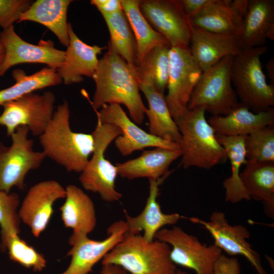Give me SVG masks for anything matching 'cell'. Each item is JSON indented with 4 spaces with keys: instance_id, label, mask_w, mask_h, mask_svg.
Instances as JSON below:
<instances>
[{
    "instance_id": "obj_1",
    "label": "cell",
    "mask_w": 274,
    "mask_h": 274,
    "mask_svg": "<svg viewBox=\"0 0 274 274\" xmlns=\"http://www.w3.org/2000/svg\"><path fill=\"white\" fill-rule=\"evenodd\" d=\"M92 78L95 90L92 101L89 100L94 110L106 104H122L126 107L135 123H143L147 108L140 93L136 66L108 50L99 59Z\"/></svg>"
},
{
    "instance_id": "obj_2",
    "label": "cell",
    "mask_w": 274,
    "mask_h": 274,
    "mask_svg": "<svg viewBox=\"0 0 274 274\" xmlns=\"http://www.w3.org/2000/svg\"><path fill=\"white\" fill-rule=\"evenodd\" d=\"M68 103L64 100L55 110L53 117L39 136L46 157L63 166L67 172L81 173L94 149L93 134L72 130Z\"/></svg>"
},
{
    "instance_id": "obj_3",
    "label": "cell",
    "mask_w": 274,
    "mask_h": 274,
    "mask_svg": "<svg viewBox=\"0 0 274 274\" xmlns=\"http://www.w3.org/2000/svg\"><path fill=\"white\" fill-rule=\"evenodd\" d=\"M201 107L188 111L176 122L181 138V164L185 169L197 167L209 169L228 159L224 148L206 119Z\"/></svg>"
},
{
    "instance_id": "obj_4",
    "label": "cell",
    "mask_w": 274,
    "mask_h": 274,
    "mask_svg": "<svg viewBox=\"0 0 274 274\" xmlns=\"http://www.w3.org/2000/svg\"><path fill=\"white\" fill-rule=\"evenodd\" d=\"M170 250L164 242H149L140 233L126 232L101 263L118 265L130 274H176L178 269L170 258Z\"/></svg>"
},
{
    "instance_id": "obj_5",
    "label": "cell",
    "mask_w": 274,
    "mask_h": 274,
    "mask_svg": "<svg viewBox=\"0 0 274 274\" xmlns=\"http://www.w3.org/2000/svg\"><path fill=\"white\" fill-rule=\"evenodd\" d=\"M267 50L265 46L243 50L232 58L233 87L240 102L255 113L274 106V85L267 82L261 62Z\"/></svg>"
},
{
    "instance_id": "obj_6",
    "label": "cell",
    "mask_w": 274,
    "mask_h": 274,
    "mask_svg": "<svg viewBox=\"0 0 274 274\" xmlns=\"http://www.w3.org/2000/svg\"><path fill=\"white\" fill-rule=\"evenodd\" d=\"M94 139V149L83 170L80 173L79 181L86 190L98 193L101 199L108 202L118 201L122 194L115 188L118 172L114 165L105 157L108 147L117 137L121 135V129L97 120L94 130L92 132Z\"/></svg>"
},
{
    "instance_id": "obj_7",
    "label": "cell",
    "mask_w": 274,
    "mask_h": 274,
    "mask_svg": "<svg viewBox=\"0 0 274 274\" xmlns=\"http://www.w3.org/2000/svg\"><path fill=\"white\" fill-rule=\"evenodd\" d=\"M233 57L226 56L202 72L188 102V110L201 107L212 116H224L239 104L231 79Z\"/></svg>"
},
{
    "instance_id": "obj_8",
    "label": "cell",
    "mask_w": 274,
    "mask_h": 274,
    "mask_svg": "<svg viewBox=\"0 0 274 274\" xmlns=\"http://www.w3.org/2000/svg\"><path fill=\"white\" fill-rule=\"evenodd\" d=\"M26 126L18 127L10 135L12 144L5 146L0 141V189L10 192L13 187L23 190L25 179L31 170L38 169L46 158L42 151L33 149Z\"/></svg>"
},
{
    "instance_id": "obj_9",
    "label": "cell",
    "mask_w": 274,
    "mask_h": 274,
    "mask_svg": "<svg viewBox=\"0 0 274 274\" xmlns=\"http://www.w3.org/2000/svg\"><path fill=\"white\" fill-rule=\"evenodd\" d=\"M55 96L50 91L42 94L33 92L5 104L0 114V126L10 136L20 126H26L34 135L39 136L51 121Z\"/></svg>"
},
{
    "instance_id": "obj_10",
    "label": "cell",
    "mask_w": 274,
    "mask_h": 274,
    "mask_svg": "<svg viewBox=\"0 0 274 274\" xmlns=\"http://www.w3.org/2000/svg\"><path fill=\"white\" fill-rule=\"evenodd\" d=\"M155 239L168 244L170 258L175 265L193 270L196 274H213L214 264L222 250L214 244L207 245L181 227L162 228Z\"/></svg>"
},
{
    "instance_id": "obj_11",
    "label": "cell",
    "mask_w": 274,
    "mask_h": 274,
    "mask_svg": "<svg viewBox=\"0 0 274 274\" xmlns=\"http://www.w3.org/2000/svg\"><path fill=\"white\" fill-rule=\"evenodd\" d=\"M202 73L189 47H170L165 100L175 122L188 111V102Z\"/></svg>"
},
{
    "instance_id": "obj_12",
    "label": "cell",
    "mask_w": 274,
    "mask_h": 274,
    "mask_svg": "<svg viewBox=\"0 0 274 274\" xmlns=\"http://www.w3.org/2000/svg\"><path fill=\"white\" fill-rule=\"evenodd\" d=\"M141 12L170 47H189L192 26L182 0H140Z\"/></svg>"
},
{
    "instance_id": "obj_13",
    "label": "cell",
    "mask_w": 274,
    "mask_h": 274,
    "mask_svg": "<svg viewBox=\"0 0 274 274\" xmlns=\"http://www.w3.org/2000/svg\"><path fill=\"white\" fill-rule=\"evenodd\" d=\"M193 223L200 224L207 230L214 240V245L230 256L241 255L246 258L257 274H267L262 264L259 254L247 241L250 237L248 229L240 224L230 225L224 213L214 211L209 221L197 217H186Z\"/></svg>"
},
{
    "instance_id": "obj_14",
    "label": "cell",
    "mask_w": 274,
    "mask_h": 274,
    "mask_svg": "<svg viewBox=\"0 0 274 274\" xmlns=\"http://www.w3.org/2000/svg\"><path fill=\"white\" fill-rule=\"evenodd\" d=\"M0 38L5 51L0 76L12 66L22 63L44 64L57 70L64 59L65 51L56 49L51 40H41L37 45L32 44L20 37L14 26L3 29Z\"/></svg>"
},
{
    "instance_id": "obj_15",
    "label": "cell",
    "mask_w": 274,
    "mask_h": 274,
    "mask_svg": "<svg viewBox=\"0 0 274 274\" xmlns=\"http://www.w3.org/2000/svg\"><path fill=\"white\" fill-rule=\"evenodd\" d=\"M126 232L125 221L119 220L108 228V236L101 241L92 239L88 235H71L68 243L72 248L67 254L71 261L67 268L58 274H89L93 266L123 239Z\"/></svg>"
},
{
    "instance_id": "obj_16",
    "label": "cell",
    "mask_w": 274,
    "mask_h": 274,
    "mask_svg": "<svg viewBox=\"0 0 274 274\" xmlns=\"http://www.w3.org/2000/svg\"><path fill=\"white\" fill-rule=\"evenodd\" d=\"M94 110L97 120L101 123L114 125L121 129L122 134L115 139V145L123 156L146 147L180 150L178 144L163 140L139 127L128 118L119 105L106 104L101 107L99 111Z\"/></svg>"
},
{
    "instance_id": "obj_17",
    "label": "cell",
    "mask_w": 274,
    "mask_h": 274,
    "mask_svg": "<svg viewBox=\"0 0 274 274\" xmlns=\"http://www.w3.org/2000/svg\"><path fill=\"white\" fill-rule=\"evenodd\" d=\"M65 196V188L55 180L41 181L29 189L19 208L18 215L35 237H39L48 226L55 202Z\"/></svg>"
},
{
    "instance_id": "obj_18",
    "label": "cell",
    "mask_w": 274,
    "mask_h": 274,
    "mask_svg": "<svg viewBox=\"0 0 274 274\" xmlns=\"http://www.w3.org/2000/svg\"><path fill=\"white\" fill-rule=\"evenodd\" d=\"M69 44L65 51L63 63L57 72L65 85L79 83L84 80L83 76L92 78L99 59L98 55L106 47L89 45L83 42L73 30L68 23Z\"/></svg>"
},
{
    "instance_id": "obj_19",
    "label": "cell",
    "mask_w": 274,
    "mask_h": 274,
    "mask_svg": "<svg viewBox=\"0 0 274 274\" xmlns=\"http://www.w3.org/2000/svg\"><path fill=\"white\" fill-rule=\"evenodd\" d=\"M189 48L202 72L223 58L235 56L242 51L237 36L213 32L193 26Z\"/></svg>"
},
{
    "instance_id": "obj_20",
    "label": "cell",
    "mask_w": 274,
    "mask_h": 274,
    "mask_svg": "<svg viewBox=\"0 0 274 274\" xmlns=\"http://www.w3.org/2000/svg\"><path fill=\"white\" fill-rule=\"evenodd\" d=\"M249 0H214L190 19L192 26L209 31L237 36Z\"/></svg>"
},
{
    "instance_id": "obj_21",
    "label": "cell",
    "mask_w": 274,
    "mask_h": 274,
    "mask_svg": "<svg viewBox=\"0 0 274 274\" xmlns=\"http://www.w3.org/2000/svg\"><path fill=\"white\" fill-rule=\"evenodd\" d=\"M168 175L158 180H149V196L144 209L139 215L130 216L124 210L127 232L138 234L143 231V238L146 241L151 242L155 239L156 233L164 226L175 225L180 219H184V216L178 213H163L157 201L159 194V186Z\"/></svg>"
},
{
    "instance_id": "obj_22",
    "label": "cell",
    "mask_w": 274,
    "mask_h": 274,
    "mask_svg": "<svg viewBox=\"0 0 274 274\" xmlns=\"http://www.w3.org/2000/svg\"><path fill=\"white\" fill-rule=\"evenodd\" d=\"M242 50L264 46L274 39V1L249 0L237 36Z\"/></svg>"
},
{
    "instance_id": "obj_23",
    "label": "cell",
    "mask_w": 274,
    "mask_h": 274,
    "mask_svg": "<svg viewBox=\"0 0 274 274\" xmlns=\"http://www.w3.org/2000/svg\"><path fill=\"white\" fill-rule=\"evenodd\" d=\"M216 134L247 136L253 131L274 124L273 108L255 113L239 102L226 115L212 116L208 120Z\"/></svg>"
},
{
    "instance_id": "obj_24",
    "label": "cell",
    "mask_w": 274,
    "mask_h": 274,
    "mask_svg": "<svg viewBox=\"0 0 274 274\" xmlns=\"http://www.w3.org/2000/svg\"><path fill=\"white\" fill-rule=\"evenodd\" d=\"M65 200L59 210L64 226L73 230L71 236L88 235L95 228L96 216L89 196L76 185L65 188Z\"/></svg>"
},
{
    "instance_id": "obj_25",
    "label": "cell",
    "mask_w": 274,
    "mask_h": 274,
    "mask_svg": "<svg viewBox=\"0 0 274 274\" xmlns=\"http://www.w3.org/2000/svg\"><path fill=\"white\" fill-rule=\"evenodd\" d=\"M181 154L180 150L161 147L144 151L136 158L117 163L118 175L129 180L140 178L158 180L169 174L170 164Z\"/></svg>"
},
{
    "instance_id": "obj_26",
    "label": "cell",
    "mask_w": 274,
    "mask_h": 274,
    "mask_svg": "<svg viewBox=\"0 0 274 274\" xmlns=\"http://www.w3.org/2000/svg\"><path fill=\"white\" fill-rule=\"evenodd\" d=\"M240 178L251 199L262 201L264 211L269 217L274 216V162L248 161Z\"/></svg>"
},
{
    "instance_id": "obj_27",
    "label": "cell",
    "mask_w": 274,
    "mask_h": 274,
    "mask_svg": "<svg viewBox=\"0 0 274 274\" xmlns=\"http://www.w3.org/2000/svg\"><path fill=\"white\" fill-rule=\"evenodd\" d=\"M72 0H37L20 17L18 23L30 21L42 24L50 29L60 43L67 47L69 36L67 22V10Z\"/></svg>"
},
{
    "instance_id": "obj_28",
    "label": "cell",
    "mask_w": 274,
    "mask_h": 274,
    "mask_svg": "<svg viewBox=\"0 0 274 274\" xmlns=\"http://www.w3.org/2000/svg\"><path fill=\"white\" fill-rule=\"evenodd\" d=\"M140 89L148 103L145 115L149 121V133L163 140L179 144L181 135L170 113L164 94L159 92L150 84L141 83Z\"/></svg>"
},
{
    "instance_id": "obj_29",
    "label": "cell",
    "mask_w": 274,
    "mask_h": 274,
    "mask_svg": "<svg viewBox=\"0 0 274 274\" xmlns=\"http://www.w3.org/2000/svg\"><path fill=\"white\" fill-rule=\"evenodd\" d=\"M216 137L224 148L231 165V175L223 182V187L225 189V201L235 203L243 200H250L239 176L242 166L247 161L245 146L247 136L216 134Z\"/></svg>"
},
{
    "instance_id": "obj_30",
    "label": "cell",
    "mask_w": 274,
    "mask_h": 274,
    "mask_svg": "<svg viewBox=\"0 0 274 274\" xmlns=\"http://www.w3.org/2000/svg\"><path fill=\"white\" fill-rule=\"evenodd\" d=\"M140 0H121L122 9L133 32L137 45L136 66L155 47L169 45L167 40L155 30L140 11Z\"/></svg>"
},
{
    "instance_id": "obj_31",
    "label": "cell",
    "mask_w": 274,
    "mask_h": 274,
    "mask_svg": "<svg viewBox=\"0 0 274 274\" xmlns=\"http://www.w3.org/2000/svg\"><path fill=\"white\" fill-rule=\"evenodd\" d=\"M15 83L0 90V108L5 104L36 90L61 84L62 81L57 70L46 67L31 75L19 68L12 72ZM1 113L0 110V114Z\"/></svg>"
},
{
    "instance_id": "obj_32",
    "label": "cell",
    "mask_w": 274,
    "mask_h": 274,
    "mask_svg": "<svg viewBox=\"0 0 274 274\" xmlns=\"http://www.w3.org/2000/svg\"><path fill=\"white\" fill-rule=\"evenodd\" d=\"M101 15L110 33L109 50L136 66V42L123 11L111 14H101Z\"/></svg>"
},
{
    "instance_id": "obj_33",
    "label": "cell",
    "mask_w": 274,
    "mask_h": 274,
    "mask_svg": "<svg viewBox=\"0 0 274 274\" xmlns=\"http://www.w3.org/2000/svg\"><path fill=\"white\" fill-rule=\"evenodd\" d=\"M170 46L161 45L152 49L136 66L140 84L153 85L160 93L166 89L169 71Z\"/></svg>"
},
{
    "instance_id": "obj_34",
    "label": "cell",
    "mask_w": 274,
    "mask_h": 274,
    "mask_svg": "<svg viewBox=\"0 0 274 274\" xmlns=\"http://www.w3.org/2000/svg\"><path fill=\"white\" fill-rule=\"evenodd\" d=\"M1 241L2 248L8 251L13 261L36 272L42 271L46 267L47 261L44 255L21 238L18 233L1 235Z\"/></svg>"
},
{
    "instance_id": "obj_35",
    "label": "cell",
    "mask_w": 274,
    "mask_h": 274,
    "mask_svg": "<svg viewBox=\"0 0 274 274\" xmlns=\"http://www.w3.org/2000/svg\"><path fill=\"white\" fill-rule=\"evenodd\" d=\"M248 161L274 162V127L259 128L247 136L245 142Z\"/></svg>"
},
{
    "instance_id": "obj_36",
    "label": "cell",
    "mask_w": 274,
    "mask_h": 274,
    "mask_svg": "<svg viewBox=\"0 0 274 274\" xmlns=\"http://www.w3.org/2000/svg\"><path fill=\"white\" fill-rule=\"evenodd\" d=\"M19 195L0 189V226L1 235L9 232H20L21 220L18 215Z\"/></svg>"
},
{
    "instance_id": "obj_37",
    "label": "cell",
    "mask_w": 274,
    "mask_h": 274,
    "mask_svg": "<svg viewBox=\"0 0 274 274\" xmlns=\"http://www.w3.org/2000/svg\"><path fill=\"white\" fill-rule=\"evenodd\" d=\"M32 2L30 0H0V27L5 29L14 26Z\"/></svg>"
},
{
    "instance_id": "obj_38",
    "label": "cell",
    "mask_w": 274,
    "mask_h": 274,
    "mask_svg": "<svg viewBox=\"0 0 274 274\" xmlns=\"http://www.w3.org/2000/svg\"><path fill=\"white\" fill-rule=\"evenodd\" d=\"M241 272L238 259L222 253L214 264L213 274H241Z\"/></svg>"
},
{
    "instance_id": "obj_39",
    "label": "cell",
    "mask_w": 274,
    "mask_h": 274,
    "mask_svg": "<svg viewBox=\"0 0 274 274\" xmlns=\"http://www.w3.org/2000/svg\"><path fill=\"white\" fill-rule=\"evenodd\" d=\"M214 0H182L184 10L190 19L211 4Z\"/></svg>"
},
{
    "instance_id": "obj_40",
    "label": "cell",
    "mask_w": 274,
    "mask_h": 274,
    "mask_svg": "<svg viewBox=\"0 0 274 274\" xmlns=\"http://www.w3.org/2000/svg\"><path fill=\"white\" fill-rule=\"evenodd\" d=\"M90 3L101 14H111L123 10L121 0H91Z\"/></svg>"
},
{
    "instance_id": "obj_41",
    "label": "cell",
    "mask_w": 274,
    "mask_h": 274,
    "mask_svg": "<svg viewBox=\"0 0 274 274\" xmlns=\"http://www.w3.org/2000/svg\"><path fill=\"white\" fill-rule=\"evenodd\" d=\"M100 274H128L120 266L114 264H102Z\"/></svg>"
},
{
    "instance_id": "obj_42",
    "label": "cell",
    "mask_w": 274,
    "mask_h": 274,
    "mask_svg": "<svg viewBox=\"0 0 274 274\" xmlns=\"http://www.w3.org/2000/svg\"><path fill=\"white\" fill-rule=\"evenodd\" d=\"M266 68L268 76L270 80V84L274 85V59L271 58L267 63Z\"/></svg>"
},
{
    "instance_id": "obj_43",
    "label": "cell",
    "mask_w": 274,
    "mask_h": 274,
    "mask_svg": "<svg viewBox=\"0 0 274 274\" xmlns=\"http://www.w3.org/2000/svg\"><path fill=\"white\" fill-rule=\"evenodd\" d=\"M5 54V51L3 43L0 38V67L3 62Z\"/></svg>"
},
{
    "instance_id": "obj_44",
    "label": "cell",
    "mask_w": 274,
    "mask_h": 274,
    "mask_svg": "<svg viewBox=\"0 0 274 274\" xmlns=\"http://www.w3.org/2000/svg\"><path fill=\"white\" fill-rule=\"evenodd\" d=\"M176 274H190L186 271L178 269Z\"/></svg>"
}]
</instances>
